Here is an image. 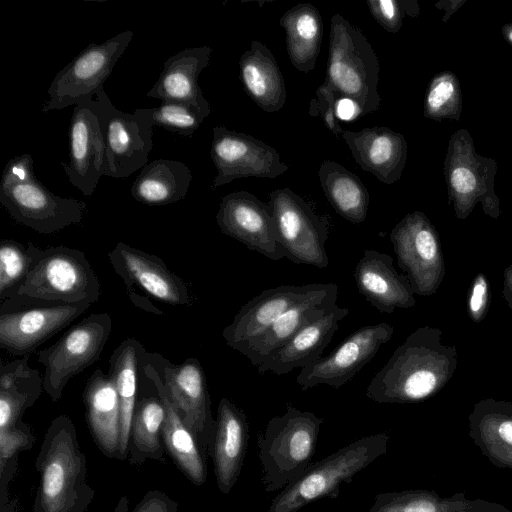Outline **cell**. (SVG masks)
<instances>
[{
    "label": "cell",
    "instance_id": "4316f807",
    "mask_svg": "<svg viewBox=\"0 0 512 512\" xmlns=\"http://www.w3.org/2000/svg\"><path fill=\"white\" fill-rule=\"evenodd\" d=\"M211 52V47L200 46L170 56L147 96L161 102L188 103L211 112L210 103L198 84L200 73L209 64Z\"/></svg>",
    "mask_w": 512,
    "mask_h": 512
},
{
    "label": "cell",
    "instance_id": "e0dca14e",
    "mask_svg": "<svg viewBox=\"0 0 512 512\" xmlns=\"http://www.w3.org/2000/svg\"><path fill=\"white\" fill-rule=\"evenodd\" d=\"M161 377L174 407L207 459L211 452L216 419L212 415L203 367L193 357L178 365L168 362L163 367Z\"/></svg>",
    "mask_w": 512,
    "mask_h": 512
},
{
    "label": "cell",
    "instance_id": "60d3db41",
    "mask_svg": "<svg viewBox=\"0 0 512 512\" xmlns=\"http://www.w3.org/2000/svg\"><path fill=\"white\" fill-rule=\"evenodd\" d=\"M35 440L31 428L21 420L10 427L0 429V464L17 457L20 451L32 448Z\"/></svg>",
    "mask_w": 512,
    "mask_h": 512
},
{
    "label": "cell",
    "instance_id": "74e56055",
    "mask_svg": "<svg viewBox=\"0 0 512 512\" xmlns=\"http://www.w3.org/2000/svg\"><path fill=\"white\" fill-rule=\"evenodd\" d=\"M41 250L12 239L0 242V301L17 288L36 263Z\"/></svg>",
    "mask_w": 512,
    "mask_h": 512
},
{
    "label": "cell",
    "instance_id": "6da1fadb",
    "mask_svg": "<svg viewBox=\"0 0 512 512\" xmlns=\"http://www.w3.org/2000/svg\"><path fill=\"white\" fill-rule=\"evenodd\" d=\"M442 330L422 326L398 346L371 379L366 397L377 403H412L438 393L458 365L456 346L444 345Z\"/></svg>",
    "mask_w": 512,
    "mask_h": 512
},
{
    "label": "cell",
    "instance_id": "d4e9b609",
    "mask_svg": "<svg viewBox=\"0 0 512 512\" xmlns=\"http://www.w3.org/2000/svg\"><path fill=\"white\" fill-rule=\"evenodd\" d=\"M338 293L336 283H317L306 297L251 341L241 354L258 367L304 325L326 314L336 304Z\"/></svg>",
    "mask_w": 512,
    "mask_h": 512
},
{
    "label": "cell",
    "instance_id": "d6a6232c",
    "mask_svg": "<svg viewBox=\"0 0 512 512\" xmlns=\"http://www.w3.org/2000/svg\"><path fill=\"white\" fill-rule=\"evenodd\" d=\"M144 348L134 338H127L114 350L110 358L109 373L115 385L121 412L119 459L128 457L130 430L137 403L139 359Z\"/></svg>",
    "mask_w": 512,
    "mask_h": 512
},
{
    "label": "cell",
    "instance_id": "ee69618b",
    "mask_svg": "<svg viewBox=\"0 0 512 512\" xmlns=\"http://www.w3.org/2000/svg\"><path fill=\"white\" fill-rule=\"evenodd\" d=\"M133 512H181L178 503L160 490H150L133 509Z\"/></svg>",
    "mask_w": 512,
    "mask_h": 512
},
{
    "label": "cell",
    "instance_id": "4dcf8cb0",
    "mask_svg": "<svg viewBox=\"0 0 512 512\" xmlns=\"http://www.w3.org/2000/svg\"><path fill=\"white\" fill-rule=\"evenodd\" d=\"M191 181V170L183 162L155 159L141 169L130 191L133 198L143 204L168 205L186 197Z\"/></svg>",
    "mask_w": 512,
    "mask_h": 512
},
{
    "label": "cell",
    "instance_id": "30bf717a",
    "mask_svg": "<svg viewBox=\"0 0 512 512\" xmlns=\"http://www.w3.org/2000/svg\"><path fill=\"white\" fill-rule=\"evenodd\" d=\"M276 236L285 257L295 264L327 268L325 243L329 236V218L316 213L314 206L289 188L269 194Z\"/></svg>",
    "mask_w": 512,
    "mask_h": 512
},
{
    "label": "cell",
    "instance_id": "484cf974",
    "mask_svg": "<svg viewBox=\"0 0 512 512\" xmlns=\"http://www.w3.org/2000/svg\"><path fill=\"white\" fill-rule=\"evenodd\" d=\"M349 309L335 304L326 314L304 325L292 338L264 360L257 371L283 375L304 368L322 357Z\"/></svg>",
    "mask_w": 512,
    "mask_h": 512
},
{
    "label": "cell",
    "instance_id": "83f0119b",
    "mask_svg": "<svg viewBox=\"0 0 512 512\" xmlns=\"http://www.w3.org/2000/svg\"><path fill=\"white\" fill-rule=\"evenodd\" d=\"M144 373L153 383L165 408L162 439L167 452L194 485L202 486L207 479L206 458L195 436L174 407L158 370L152 364H147Z\"/></svg>",
    "mask_w": 512,
    "mask_h": 512
},
{
    "label": "cell",
    "instance_id": "c3c4849f",
    "mask_svg": "<svg viewBox=\"0 0 512 512\" xmlns=\"http://www.w3.org/2000/svg\"><path fill=\"white\" fill-rule=\"evenodd\" d=\"M129 511V499L127 496H122L117 505L115 506L113 512H128Z\"/></svg>",
    "mask_w": 512,
    "mask_h": 512
},
{
    "label": "cell",
    "instance_id": "2e32d148",
    "mask_svg": "<svg viewBox=\"0 0 512 512\" xmlns=\"http://www.w3.org/2000/svg\"><path fill=\"white\" fill-rule=\"evenodd\" d=\"M210 156L217 170L212 188L238 178H276L288 170L272 146L224 126L213 128Z\"/></svg>",
    "mask_w": 512,
    "mask_h": 512
},
{
    "label": "cell",
    "instance_id": "bcb514c9",
    "mask_svg": "<svg viewBox=\"0 0 512 512\" xmlns=\"http://www.w3.org/2000/svg\"><path fill=\"white\" fill-rule=\"evenodd\" d=\"M467 0H441L435 4L437 9L444 10V15L441 19L443 23H447L451 16L461 8Z\"/></svg>",
    "mask_w": 512,
    "mask_h": 512
},
{
    "label": "cell",
    "instance_id": "8992f818",
    "mask_svg": "<svg viewBox=\"0 0 512 512\" xmlns=\"http://www.w3.org/2000/svg\"><path fill=\"white\" fill-rule=\"evenodd\" d=\"M388 442L386 432L371 434L311 463L274 497L267 512H298L314 501L337 498L341 484L350 483L356 474L383 456Z\"/></svg>",
    "mask_w": 512,
    "mask_h": 512
},
{
    "label": "cell",
    "instance_id": "b9f144b4",
    "mask_svg": "<svg viewBox=\"0 0 512 512\" xmlns=\"http://www.w3.org/2000/svg\"><path fill=\"white\" fill-rule=\"evenodd\" d=\"M339 95L327 84H321L316 90V97L310 101L309 115L320 116L328 130L337 138L343 129L337 121L336 104Z\"/></svg>",
    "mask_w": 512,
    "mask_h": 512
},
{
    "label": "cell",
    "instance_id": "7402d4cb",
    "mask_svg": "<svg viewBox=\"0 0 512 512\" xmlns=\"http://www.w3.org/2000/svg\"><path fill=\"white\" fill-rule=\"evenodd\" d=\"M341 137L355 162L384 184L398 181L405 168L408 145L405 137L388 127L343 130Z\"/></svg>",
    "mask_w": 512,
    "mask_h": 512
},
{
    "label": "cell",
    "instance_id": "9a60e30c",
    "mask_svg": "<svg viewBox=\"0 0 512 512\" xmlns=\"http://www.w3.org/2000/svg\"><path fill=\"white\" fill-rule=\"evenodd\" d=\"M393 333L394 327L386 322L359 328L329 355L300 369L296 383L303 391L319 384L339 389L374 358Z\"/></svg>",
    "mask_w": 512,
    "mask_h": 512
},
{
    "label": "cell",
    "instance_id": "681fc988",
    "mask_svg": "<svg viewBox=\"0 0 512 512\" xmlns=\"http://www.w3.org/2000/svg\"><path fill=\"white\" fill-rule=\"evenodd\" d=\"M501 32L506 42L512 46V23L503 25Z\"/></svg>",
    "mask_w": 512,
    "mask_h": 512
},
{
    "label": "cell",
    "instance_id": "ab89813d",
    "mask_svg": "<svg viewBox=\"0 0 512 512\" xmlns=\"http://www.w3.org/2000/svg\"><path fill=\"white\" fill-rule=\"evenodd\" d=\"M368 9L387 32L397 33L406 15L416 17L420 8L416 0H368Z\"/></svg>",
    "mask_w": 512,
    "mask_h": 512
},
{
    "label": "cell",
    "instance_id": "8d00e7d4",
    "mask_svg": "<svg viewBox=\"0 0 512 512\" xmlns=\"http://www.w3.org/2000/svg\"><path fill=\"white\" fill-rule=\"evenodd\" d=\"M463 110L459 79L452 71H442L430 80L424 96V116L435 121H459Z\"/></svg>",
    "mask_w": 512,
    "mask_h": 512
},
{
    "label": "cell",
    "instance_id": "d6986e66",
    "mask_svg": "<svg viewBox=\"0 0 512 512\" xmlns=\"http://www.w3.org/2000/svg\"><path fill=\"white\" fill-rule=\"evenodd\" d=\"M106 146L95 99L74 106L69 126V161L62 163L69 182L91 196L105 174Z\"/></svg>",
    "mask_w": 512,
    "mask_h": 512
},
{
    "label": "cell",
    "instance_id": "44dd1931",
    "mask_svg": "<svg viewBox=\"0 0 512 512\" xmlns=\"http://www.w3.org/2000/svg\"><path fill=\"white\" fill-rule=\"evenodd\" d=\"M316 285H280L262 291L244 304L233 321L223 329L226 344L242 353L251 341L306 297Z\"/></svg>",
    "mask_w": 512,
    "mask_h": 512
},
{
    "label": "cell",
    "instance_id": "f1b7e54d",
    "mask_svg": "<svg viewBox=\"0 0 512 512\" xmlns=\"http://www.w3.org/2000/svg\"><path fill=\"white\" fill-rule=\"evenodd\" d=\"M83 400L94 441L105 456L119 459L121 412L110 376L96 369L86 382Z\"/></svg>",
    "mask_w": 512,
    "mask_h": 512
},
{
    "label": "cell",
    "instance_id": "d590c367",
    "mask_svg": "<svg viewBox=\"0 0 512 512\" xmlns=\"http://www.w3.org/2000/svg\"><path fill=\"white\" fill-rule=\"evenodd\" d=\"M165 408L159 396L141 397L137 400L128 445L127 460L141 465L146 460H164L162 428Z\"/></svg>",
    "mask_w": 512,
    "mask_h": 512
},
{
    "label": "cell",
    "instance_id": "9c48e42d",
    "mask_svg": "<svg viewBox=\"0 0 512 512\" xmlns=\"http://www.w3.org/2000/svg\"><path fill=\"white\" fill-rule=\"evenodd\" d=\"M111 331L112 318L108 313L91 314L54 344L37 352L44 366L43 388L52 401L62 397L71 378L99 359Z\"/></svg>",
    "mask_w": 512,
    "mask_h": 512
},
{
    "label": "cell",
    "instance_id": "f546056e",
    "mask_svg": "<svg viewBox=\"0 0 512 512\" xmlns=\"http://www.w3.org/2000/svg\"><path fill=\"white\" fill-rule=\"evenodd\" d=\"M239 77L251 100L264 112L281 110L286 102V86L270 49L253 40L239 60Z\"/></svg>",
    "mask_w": 512,
    "mask_h": 512
},
{
    "label": "cell",
    "instance_id": "277c9868",
    "mask_svg": "<svg viewBox=\"0 0 512 512\" xmlns=\"http://www.w3.org/2000/svg\"><path fill=\"white\" fill-rule=\"evenodd\" d=\"M0 203L21 225L40 234H54L79 224L86 204L51 192L34 173L30 154L15 156L5 165L0 179Z\"/></svg>",
    "mask_w": 512,
    "mask_h": 512
},
{
    "label": "cell",
    "instance_id": "603a6c76",
    "mask_svg": "<svg viewBox=\"0 0 512 512\" xmlns=\"http://www.w3.org/2000/svg\"><path fill=\"white\" fill-rule=\"evenodd\" d=\"M353 276L359 293L380 312L389 314L416 304L407 276L397 272L393 258L386 253L365 250Z\"/></svg>",
    "mask_w": 512,
    "mask_h": 512
},
{
    "label": "cell",
    "instance_id": "836d02e7",
    "mask_svg": "<svg viewBox=\"0 0 512 512\" xmlns=\"http://www.w3.org/2000/svg\"><path fill=\"white\" fill-rule=\"evenodd\" d=\"M29 356L9 363L0 369V429L12 426L40 397L43 378L38 370L29 367Z\"/></svg>",
    "mask_w": 512,
    "mask_h": 512
},
{
    "label": "cell",
    "instance_id": "1f68e13d",
    "mask_svg": "<svg viewBox=\"0 0 512 512\" xmlns=\"http://www.w3.org/2000/svg\"><path fill=\"white\" fill-rule=\"evenodd\" d=\"M285 31L287 53L292 65L308 73L316 66L320 53L323 22L319 10L310 3L288 9L280 18Z\"/></svg>",
    "mask_w": 512,
    "mask_h": 512
},
{
    "label": "cell",
    "instance_id": "5bb4252c",
    "mask_svg": "<svg viewBox=\"0 0 512 512\" xmlns=\"http://www.w3.org/2000/svg\"><path fill=\"white\" fill-rule=\"evenodd\" d=\"M390 240L398 267L414 294L430 296L440 288L446 268L440 236L421 211L406 214L392 229Z\"/></svg>",
    "mask_w": 512,
    "mask_h": 512
},
{
    "label": "cell",
    "instance_id": "7a4b0ae2",
    "mask_svg": "<svg viewBox=\"0 0 512 512\" xmlns=\"http://www.w3.org/2000/svg\"><path fill=\"white\" fill-rule=\"evenodd\" d=\"M39 474L33 512H86L95 490L87 481V461L75 425L67 415L55 417L38 452Z\"/></svg>",
    "mask_w": 512,
    "mask_h": 512
},
{
    "label": "cell",
    "instance_id": "7c38bea8",
    "mask_svg": "<svg viewBox=\"0 0 512 512\" xmlns=\"http://www.w3.org/2000/svg\"><path fill=\"white\" fill-rule=\"evenodd\" d=\"M133 36V31L126 30L101 44H89L55 75L41 111L61 110L93 99L104 87Z\"/></svg>",
    "mask_w": 512,
    "mask_h": 512
},
{
    "label": "cell",
    "instance_id": "4fadbf2b",
    "mask_svg": "<svg viewBox=\"0 0 512 512\" xmlns=\"http://www.w3.org/2000/svg\"><path fill=\"white\" fill-rule=\"evenodd\" d=\"M109 262L121 277L130 301L148 312L162 315L148 296L172 306H189L191 297L183 279L158 256L122 241L108 253Z\"/></svg>",
    "mask_w": 512,
    "mask_h": 512
},
{
    "label": "cell",
    "instance_id": "5b68a950",
    "mask_svg": "<svg viewBox=\"0 0 512 512\" xmlns=\"http://www.w3.org/2000/svg\"><path fill=\"white\" fill-rule=\"evenodd\" d=\"M323 422L313 412L287 403L286 412L272 417L257 434L261 482L266 492L281 491L307 469Z\"/></svg>",
    "mask_w": 512,
    "mask_h": 512
},
{
    "label": "cell",
    "instance_id": "f35d334b",
    "mask_svg": "<svg viewBox=\"0 0 512 512\" xmlns=\"http://www.w3.org/2000/svg\"><path fill=\"white\" fill-rule=\"evenodd\" d=\"M150 110L154 126L186 137H191L211 113L182 102H162L159 107Z\"/></svg>",
    "mask_w": 512,
    "mask_h": 512
},
{
    "label": "cell",
    "instance_id": "7dc6e473",
    "mask_svg": "<svg viewBox=\"0 0 512 512\" xmlns=\"http://www.w3.org/2000/svg\"><path fill=\"white\" fill-rule=\"evenodd\" d=\"M502 295L512 310V264L507 266L503 273Z\"/></svg>",
    "mask_w": 512,
    "mask_h": 512
},
{
    "label": "cell",
    "instance_id": "3957f363",
    "mask_svg": "<svg viewBox=\"0 0 512 512\" xmlns=\"http://www.w3.org/2000/svg\"><path fill=\"white\" fill-rule=\"evenodd\" d=\"M100 283L83 251L64 245L41 253L22 283L1 301L0 313L81 302L94 303Z\"/></svg>",
    "mask_w": 512,
    "mask_h": 512
},
{
    "label": "cell",
    "instance_id": "52a82bcc",
    "mask_svg": "<svg viewBox=\"0 0 512 512\" xmlns=\"http://www.w3.org/2000/svg\"><path fill=\"white\" fill-rule=\"evenodd\" d=\"M380 64L362 31L336 13L330 21L325 83L340 97L353 100L362 115L377 111Z\"/></svg>",
    "mask_w": 512,
    "mask_h": 512
},
{
    "label": "cell",
    "instance_id": "cb8c5ba5",
    "mask_svg": "<svg viewBox=\"0 0 512 512\" xmlns=\"http://www.w3.org/2000/svg\"><path fill=\"white\" fill-rule=\"evenodd\" d=\"M248 440L249 425L244 411L223 397L217 408L210 457L218 489L225 495L231 492L239 478Z\"/></svg>",
    "mask_w": 512,
    "mask_h": 512
},
{
    "label": "cell",
    "instance_id": "ac0fdd59",
    "mask_svg": "<svg viewBox=\"0 0 512 512\" xmlns=\"http://www.w3.org/2000/svg\"><path fill=\"white\" fill-rule=\"evenodd\" d=\"M221 232L248 249L278 261L285 254L278 243L273 210L248 191L231 192L221 199L216 214Z\"/></svg>",
    "mask_w": 512,
    "mask_h": 512
},
{
    "label": "cell",
    "instance_id": "ba28073f",
    "mask_svg": "<svg viewBox=\"0 0 512 512\" xmlns=\"http://www.w3.org/2000/svg\"><path fill=\"white\" fill-rule=\"evenodd\" d=\"M497 161L476 152L466 128L454 132L444 159V177L455 217L465 220L480 203L485 215L497 219L500 201L495 192Z\"/></svg>",
    "mask_w": 512,
    "mask_h": 512
},
{
    "label": "cell",
    "instance_id": "ffe728a7",
    "mask_svg": "<svg viewBox=\"0 0 512 512\" xmlns=\"http://www.w3.org/2000/svg\"><path fill=\"white\" fill-rule=\"evenodd\" d=\"M91 303L58 305L0 313V346L15 356H27L82 315Z\"/></svg>",
    "mask_w": 512,
    "mask_h": 512
},
{
    "label": "cell",
    "instance_id": "7bdbcfd3",
    "mask_svg": "<svg viewBox=\"0 0 512 512\" xmlns=\"http://www.w3.org/2000/svg\"><path fill=\"white\" fill-rule=\"evenodd\" d=\"M490 301L491 290L489 280L483 272H479L468 290L467 314L469 318L475 323L483 321L489 310Z\"/></svg>",
    "mask_w": 512,
    "mask_h": 512
},
{
    "label": "cell",
    "instance_id": "f6af8a7d",
    "mask_svg": "<svg viewBox=\"0 0 512 512\" xmlns=\"http://www.w3.org/2000/svg\"><path fill=\"white\" fill-rule=\"evenodd\" d=\"M362 116L358 105L351 99L341 97L336 104V117L343 121H351Z\"/></svg>",
    "mask_w": 512,
    "mask_h": 512
},
{
    "label": "cell",
    "instance_id": "e575fe53",
    "mask_svg": "<svg viewBox=\"0 0 512 512\" xmlns=\"http://www.w3.org/2000/svg\"><path fill=\"white\" fill-rule=\"evenodd\" d=\"M325 197L337 214L353 224L367 217L369 193L360 178L333 160H325L318 170Z\"/></svg>",
    "mask_w": 512,
    "mask_h": 512
},
{
    "label": "cell",
    "instance_id": "8fae6325",
    "mask_svg": "<svg viewBox=\"0 0 512 512\" xmlns=\"http://www.w3.org/2000/svg\"><path fill=\"white\" fill-rule=\"evenodd\" d=\"M106 146L105 174L125 178L148 164L153 147V119L150 108L133 113L118 110L104 87L94 96Z\"/></svg>",
    "mask_w": 512,
    "mask_h": 512
}]
</instances>
